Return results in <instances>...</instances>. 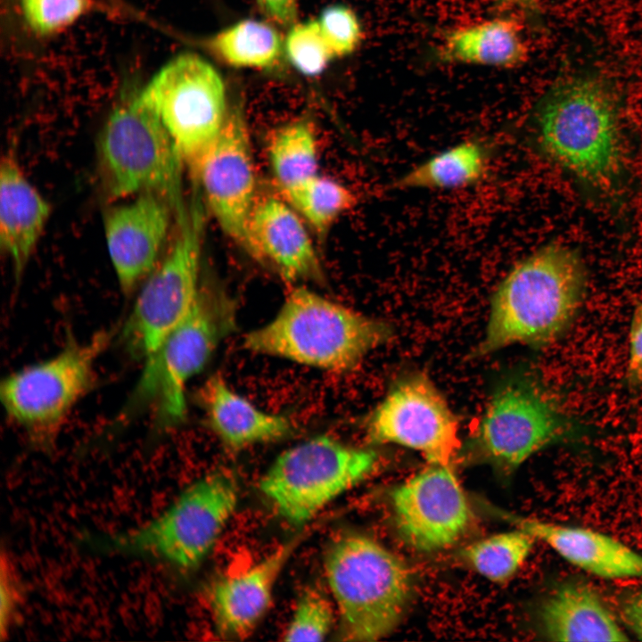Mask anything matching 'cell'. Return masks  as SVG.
Listing matches in <instances>:
<instances>
[{
	"label": "cell",
	"instance_id": "cell-1",
	"mask_svg": "<svg viewBox=\"0 0 642 642\" xmlns=\"http://www.w3.org/2000/svg\"><path fill=\"white\" fill-rule=\"evenodd\" d=\"M619 101L606 78L575 73L557 79L536 103V146L587 185L613 190L624 168Z\"/></svg>",
	"mask_w": 642,
	"mask_h": 642
},
{
	"label": "cell",
	"instance_id": "cell-2",
	"mask_svg": "<svg viewBox=\"0 0 642 642\" xmlns=\"http://www.w3.org/2000/svg\"><path fill=\"white\" fill-rule=\"evenodd\" d=\"M587 271L576 250L548 243L517 262L495 289L476 355L512 344L547 346L570 328L583 304Z\"/></svg>",
	"mask_w": 642,
	"mask_h": 642
},
{
	"label": "cell",
	"instance_id": "cell-3",
	"mask_svg": "<svg viewBox=\"0 0 642 642\" xmlns=\"http://www.w3.org/2000/svg\"><path fill=\"white\" fill-rule=\"evenodd\" d=\"M391 335L387 323L299 286L268 323L246 334L243 346L256 354L346 372Z\"/></svg>",
	"mask_w": 642,
	"mask_h": 642
},
{
	"label": "cell",
	"instance_id": "cell-4",
	"mask_svg": "<svg viewBox=\"0 0 642 642\" xmlns=\"http://www.w3.org/2000/svg\"><path fill=\"white\" fill-rule=\"evenodd\" d=\"M324 567L341 640H378L398 626L412 594L411 572L398 556L347 531L328 543Z\"/></svg>",
	"mask_w": 642,
	"mask_h": 642
},
{
	"label": "cell",
	"instance_id": "cell-5",
	"mask_svg": "<svg viewBox=\"0 0 642 642\" xmlns=\"http://www.w3.org/2000/svg\"><path fill=\"white\" fill-rule=\"evenodd\" d=\"M574 429L571 416L542 380L519 370L498 383L459 456L508 474L539 450L572 436Z\"/></svg>",
	"mask_w": 642,
	"mask_h": 642
},
{
	"label": "cell",
	"instance_id": "cell-6",
	"mask_svg": "<svg viewBox=\"0 0 642 642\" xmlns=\"http://www.w3.org/2000/svg\"><path fill=\"white\" fill-rule=\"evenodd\" d=\"M236 309L235 300L221 285L202 280L188 314L145 358L133 406H152L163 427L182 422L186 413V386L235 330Z\"/></svg>",
	"mask_w": 642,
	"mask_h": 642
},
{
	"label": "cell",
	"instance_id": "cell-7",
	"mask_svg": "<svg viewBox=\"0 0 642 642\" xmlns=\"http://www.w3.org/2000/svg\"><path fill=\"white\" fill-rule=\"evenodd\" d=\"M238 498L235 476L226 471L212 472L189 485L155 517L111 536L107 547L149 556L180 571L193 570L214 547Z\"/></svg>",
	"mask_w": 642,
	"mask_h": 642
},
{
	"label": "cell",
	"instance_id": "cell-8",
	"mask_svg": "<svg viewBox=\"0 0 642 642\" xmlns=\"http://www.w3.org/2000/svg\"><path fill=\"white\" fill-rule=\"evenodd\" d=\"M111 335L101 331L85 342H70L2 382L3 407L33 445L47 449L57 440L68 416L92 388L97 360Z\"/></svg>",
	"mask_w": 642,
	"mask_h": 642
},
{
	"label": "cell",
	"instance_id": "cell-9",
	"mask_svg": "<svg viewBox=\"0 0 642 642\" xmlns=\"http://www.w3.org/2000/svg\"><path fill=\"white\" fill-rule=\"evenodd\" d=\"M98 152L108 193L122 198L156 193L177 212L183 160L163 124L137 94L118 105L101 129Z\"/></svg>",
	"mask_w": 642,
	"mask_h": 642
},
{
	"label": "cell",
	"instance_id": "cell-10",
	"mask_svg": "<svg viewBox=\"0 0 642 642\" xmlns=\"http://www.w3.org/2000/svg\"><path fill=\"white\" fill-rule=\"evenodd\" d=\"M376 464L374 451L320 435L281 453L259 487L282 517L302 524L366 478Z\"/></svg>",
	"mask_w": 642,
	"mask_h": 642
},
{
	"label": "cell",
	"instance_id": "cell-11",
	"mask_svg": "<svg viewBox=\"0 0 642 642\" xmlns=\"http://www.w3.org/2000/svg\"><path fill=\"white\" fill-rule=\"evenodd\" d=\"M169 134L192 173L218 136L230 106L218 71L194 53L167 62L137 94Z\"/></svg>",
	"mask_w": 642,
	"mask_h": 642
},
{
	"label": "cell",
	"instance_id": "cell-12",
	"mask_svg": "<svg viewBox=\"0 0 642 642\" xmlns=\"http://www.w3.org/2000/svg\"><path fill=\"white\" fill-rule=\"evenodd\" d=\"M179 229L164 259L144 281L123 328L129 352L147 358L185 317L198 295L203 216L198 202L177 215Z\"/></svg>",
	"mask_w": 642,
	"mask_h": 642
},
{
	"label": "cell",
	"instance_id": "cell-13",
	"mask_svg": "<svg viewBox=\"0 0 642 642\" xmlns=\"http://www.w3.org/2000/svg\"><path fill=\"white\" fill-rule=\"evenodd\" d=\"M365 427L371 441L415 449L430 464L451 465L463 447L455 415L421 372L398 378L367 416Z\"/></svg>",
	"mask_w": 642,
	"mask_h": 642
},
{
	"label": "cell",
	"instance_id": "cell-14",
	"mask_svg": "<svg viewBox=\"0 0 642 642\" xmlns=\"http://www.w3.org/2000/svg\"><path fill=\"white\" fill-rule=\"evenodd\" d=\"M191 175L218 226L244 250L248 222L259 195L252 144L242 104L230 107L218 136Z\"/></svg>",
	"mask_w": 642,
	"mask_h": 642
},
{
	"label": "cell",
	"instance_id": "cell-15",
	"mask_svg": "<svg viewBox=\"0 0 642 642\" xmlns=\"http://www.w3.org/2000/svg\"><path fill=\"white\" fill-rule=\"evenodd\" d=\"M391 500L399 534L421 551L451 547L473 523L470 504L451 465L431 464L397 486Z\"/></svg>",
	"mask_w": 642,
	"mask_h": 642
},
{
	"label": "cell",
	"instance_id": "cell-16",
	"mask_svg": "<svg viewBox=\"0 0 642 642\" xmlns=\"http://www.w3.org/2000/svg\"><path fill=\"white\" fill-rule=\"evenodd\" d=\"M172 210L174 206L164 196L142 193L106 214L108 252L124 292H132L157 266Z\"/></svg>",
	"mask_w": 642,
	"mask_h": 642
},
{
	"label": "cell",
	"instance_id": "cell-17",
	"mask_svg": "<svg viewBox=\"0 0 642 642\" xmlns=\"http://www.w3.org/2000/svg\"><path fill=\"white\" fill-rule=\"evenodd\" d=\"M308 227L282 196H259L244 251L285 281L320 283L324 271Z\"/></svg>",
	"mask_w": 642,
	"mask_h": 642
},
{
	"label": "cell",
	"instance_id": "cell-18",
	"mask_svg": "<svg viewBox=\"0 0 642 642\" xmlns=\"http://www.w3.org/2000/svg\"><path fill=\"white\" fill-rule=\"evenodd\" d=\"M291 539L248 568L213 580L207 599L215 627L233 639L248 638L268 613L276 584L300 543Z\"/></svg>",
	"mask_w": 642,
	"mask_h": 642
},
{
	"label": "cell",
	"instance_id": "cell-19",
	"mask_svg": "<svg viewBox=\"0 0 642 642\" xmlns=\"http://www.w3.org/2000/svg\"><path fill=\"white\" fill-rule=\"evenodd\" d=\"M502 520L547 544L571 564L597 576L619 579L642 576V556L604 533L493 510Z\"/></svg>",
	"mask_w": 642,
	"mask_h": 642
},
{
	"label": "cell",
	"instance_id": "cell-20",
	"mask_svg": "<svg viewBox=\"0 0 642 642\" xmlns=\"http://www.w3.org/2000/svg\"><path fill=\"white\" fill-rule=\"evenodd\" d=\"M521 18L503 14L457 25L447 30L434 50L441 64L513 70L530 58Z\"/></svg>",
	"mask_w": 642,
	"mask_h": 642
},
{
	"label": "cell",
	"instance_id": "cell-21",
	"mask_svg": "<svg viewBox=\"0 0 642 642\" xmlns=\"http://www.w3.org/2000/svg\"><path fill=\"white\" fill-rule=\"evenodd\" d=\"M49 203L29 182L12 154L3 157L0 174V243L19 279L43 234Z\"/></svg>",
	"mask_w": 642,
	"mask_h": 642
},
{
	"label": "cell",
	"instance_id": "cell-22",
	"mask_svg": "<svg viewBox=\"0 0 642 642\" xmlns=\"http://www.w3.org/2000/svg\"><path fill=\"white\" fill-rule=\"evenodd\" d=\"M200 399L208 427L234 450L282 440L295 429L288 417L266 412L241 396L221 374L206 381Z\"/></svg>",
	"mask_w": 642,
	"mask_h": 642
},
{
	"label": "cell",
	"instance_id": "cell-23",
	"mask_svg": "<svg viewBox=\"0 0 642 642\" xmlns=\"http://www.w3.org/2000/svg\"><path fill=\"white\" fill-rule=\"evenodd\" d=\"M542 633L553 641H627L625 632L588 585L571 580L557 586L539 609Z\"/></svg>",
	"mask_w": 642,
	"mask_h": 642
},
{
	"label": "cell",
	"instance_id": "cell-24",
	"mask_svg": "<svg viewBox=\"0 0 642 642\" xmlns=\"http://www.w3.org/2000/svg\"><path fill=\"white\" fill-rule=\"evenodd\" d=\"M490 149L484 142L468 140L428 158L392 183L396 189H455L485 178Z\"/></svg>",
	"mask_w": 642,
	"mask_h": 642
},
{
	"label": "cell",
	"instance_id": "cell-25",
	"mask_svg": "<svg viewBox=\"0 0 642 642\" xmlns=\"http://www.w3.org/2000/svg\"><path fill=\"white\" fill-rule=\"evenodd\" d=\"M268 156L280 194L318 175L319 153L313 123L301 118L274 130Z\"/></svg>",
	"mask_w": 642,
	"mask_h": 642
},
{
	"label": "cell",
	"instance_id": "cell-26",
	"mask_svg": "<svg viewBox=\"0 0 642 642\" xmlns=\"http://www.w3.org/2000/svg\"><path fill=\"white\" fill-rule=\"evenodd\" d=\"M205 46L235 68L268 69L281 56L282 38L269 22L242 20L211 36Z\"/></svg>",
	"mask_w": 642,
	"mask_h": 642
},
{
	"label": "cell",
	"instance_id": "cell-27",
	"mask_svg": "<svg viewBox=\"0 0 642 642\" xmlns=\"http://www.w3.org/2000/svg\"><path fill=\"white\" fill-rule=\"evenodd\" d=\"M281 196L316 234L325 235L358 204L356 193L337 179L322 174Z\"/></svg>",
	"mask_w": 642,
	"mask_h": 642
},
{
	"label": "cell",
	"instance_id": "cell-28",
	"mask_svg": "<svg viewBox=\"0 0 642 642\" xmlns=\"http://www.w3.org/2000/svg\"><path fill=\"white\" fill-rule=\"evenodd\" d=\"M535 539L526 531L500 532L472 543L461 557L474 571L493 582L511 579L530 555Z\"/></svg>",
	"mask_w": 642,
	"mask_h": 642
},
{
	"label": "cell",
	"instance_id": "cell-29",
	"mask_svg": "<svg viewBox=\"0 0 642 642\" xmlns=\"http://www.w3.org/2000/svg\"><path fill=\"white\" fill-rule=\"evenodd\" d=\"M335 612L333 599L318 588H307L297 601L284 640H324L333 626Z\"/></svg>",
	"mask_w": 642,
	"mask_h": 642
},
{
	"label": "cell",
	"instance_id": "cell-30",
	"mask_svg": "<svg viewBox=\"0 0 642 642\" xmlns=\"http://www.w3.org/2000/svg\"><path fill=\"white\" fill-rule=\"evenodd\" d=\"M25 23L37 36L50 37L91 12L95 0H20Z\"/></svg>",
	"mask_w": 642,
	"mask_h": 642
},
{
	"label": "cell",
	"instance_id": "cell-31",
	"mask_svg": "<svg viewBox=\"0 0 642 642\" xmlns=\"http://www.w3.org/2000/svg\"><path fill=\"white\" fill-rule=\"evenodd\" d=\"M284 50L291 64L301 74H321L335 58L322 35L317 20L296 22L290 27Z\"/></svg>",
	"mask_w": 642,
	"mask_h": 642
},
{
	"label": "cell",
	"instance_id": "cell-32",
	"mask_svg": "<svg viewBox=\"0 0 642 642\" xmlns=\"http://www.w3.org/2000/svg\"><path fill=\"white\" fill-rule=\"evenodd\" d=\"M317 22L335 58L350 55L363 42L361 21L357 13L346 5L333 4L325 8Z\"/></svg>",
	"mask_w": 642,
	"mask_h": 642
},
{
	"label": "cell",
	"instance_id": "cell-33",
	"mask_svg": "<svg viewBox=\"0 0 642 642\" xmlns=\"http://www.w3.org/2000/svg\"><path fill=\"white\" fill-rule=\"evenodd\" d=\"M0 634L6 636L14 622L21 600L19 585L14 576V571L6 556L2 555L0 574Z\"/></svg>",
	"mask_w": 642,
	"mask_h": 642
},
{
	"label": "cell",
	"instance_id": "cell-34",
	"mask_svg": "<svg viewBox=\"0 0 642 642\" xmlns=\"http://www.w3.org/2000/svg\"><path fill=\"white\" fill-rule=\"evenodd\" d=\"M626 374L629 383L642 385V304L635 307L630 318Z\"/></svg>",
	"mask_w": 642,
	"mask_h": 642
},
{
	"label": "cell",
	"instance_id": "cell-35",
	"mask_svg": "<svg viewBox=\"0 0 642 642\" xmlns=\"http://www.w3.org/2000/svg\"><path fill=\"white\" fill-rule=\"evenodd\" d=\"M259 11L269 21L291 27L297 21V0H256Z\"/></svg>",
	"mask_w": 642,
	"mask_h": 642
},
{
	"label": "cell",
	"instance_id": "cell-36",
	"mask_svg": "<svg viewBox=\"0 0 642 642\" xmlns=\"http://www.w3.org/2000/svg\"><path fill=\"white\" fill-rule=\"evenodd\" d=\"M621 613L627 626L638 639L642 640V588L622 601Z\"/></svg>",
	"mask_w": 642,
	"mask_h": 642
},
{
	"label": "cell",
	"instance_id": "cell-37",
	"mask_svg": "<svg viewBox=\"0 0 642 642\" xmlns=\"http://www.w3.org/2000/svg\"><path fill=\"white\" fill-rule=\"evenodd\" d=\"M503 11L521 12L534 15L539 11V0H494Z\"/></svg>",
	"mask_w": 642,
	"mask_h": 642
}]
</instances>
